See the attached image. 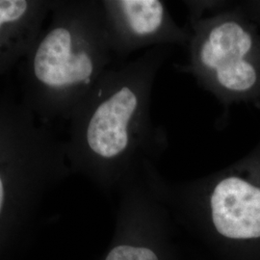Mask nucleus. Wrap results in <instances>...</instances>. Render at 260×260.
Instances as JSON below:
<instances>
[{
  "instance_id": "obj_1",
  "label": "nucleus",
  "mask_w": 260,
  "mask_h": 260,
  "mask_svg": "<svg viewBox=\"0 0 260 260\" xmlns=\"http://www.w3.org/2000/svg\"><path fill=\"white\" fill-rule=\"evenodd\" d=\"M170 47L145 50L110 67L70 119L66 154L71 169L110 184L135 163L168 149L164 128L151 118V94Z\"/></svg>"
},
{
  "instance_id": "obj_2",
  "label": "nucleus",
  "mask_w": 260,
  "mask_h": 260,
  "mask_svg": "<svg viewBox=\"0 0 260 260\" xmlns=\"http://www.w3.org/2000/svg\"><path fill=\"white\" fill-rule=\"evenodd\" d=\"M47 19L20 71L21 103L44 123L70 121L114 57L102 1H52Z\"/></svg>"
},
{
  "instance_id": "obj_3",
  "label": "nucleus",
  "mask_w": 260,
  "mask_h": 260,
  "mask_svg": "<svg viewBox=\"0 0 260 260\" xmlns=\"http://www.w3.org/2000/svg\"><path fill=\"white\" fill-rule=\"evenodd\" d=\"M70 171L65 142L21 102L0 94V260L17 251L44 198Z\"/></svg>"
},
{
  "instance_id": "obj_4",
  "label": "nucleus",
  "mask_w": 260,
  "mask_h": 260,
  "mask_svg": "<svg viewBox=\"0 0 260 260\" xmlns=\"http://www.w3.org/2000/svg\"><path fill=\"white\" fill-rule=\"evenodd\" d=\"M188 62L177 71L191 75L228 114L235 104L260 106V34L239 1L202 17H189Z\"/></svg>"
},
{
  "instance_id": "obj_5",
  "label": "nucleus",
  "mask_w": 260,
  "mask_h": 260,
  "mask_svg": "<svg viewBox=\"0 0 260 260\" xmlns=\"http://www.w3.org/2000/svg\"><path fill=\"white\" fill-rule=\"evenodd\" d=\"M105 30L112 54L132 53L172 45L187 46L190 29L181 27L160 0H102Z\"/></svg>"
},
{
  "instance_id": "obj_6",
  "label": "nucleus",
  "mask_w": 260,
  "mask_h": 260,
  "mask_svg": "<svg viewBox=\"0 0 260 260\" xmlns=\"http://www.w3.org/2000/svg\"><path fill=\"white\" fill-rule=\"evenodd\" d=\"M208 206L220 234L233 239L260 237V139L231 172L215 180Z\"/></svg>"
},
{
  "instance_id": "obj_7",
  "label": "nucleus",
  "mask_w": 260,
  "mask_h": 260,
  "mask_svg": "<svg viewBox=\"0 0 260 260\" xmlns=\"http://www.w3.org/2000/svg\"><path fill=\"white\" fill-rule=\"evenodd\" d=\"M51 2L0 0V76L27 53L49 16Z\"/></svg>"
},
{
  "instance_id": "obj_8",
  "label": "nucleus",
  "mask_w": 260,
  "mask_h": 260,
  "mask_svg": "<svg viewBox=\"0 0 260 260\" xmlns=\"http://www.w3.org/2000/svg\"><path fill=\"white\" fill-rule=\"evenodd\" d=\"M104 260H158V258L156 254L149 249L121 244L111 249Z\"/></svg>"
},
{
  "instance_id": "obj_9",
  "label": "nucleus",
  "mask_w": 260,
  "mask_h": 260,
  "mask_svg": "<svg viewBox=\"0 0 260 260\" xmlns=\"http://www.w3.org/2000/svg\"><path fill=\"white\" fill-rule=\"evenodd\" d=\"M242 9L258 28L260 34V0L239 1Z\"/></svg>"
}]
</instances>
